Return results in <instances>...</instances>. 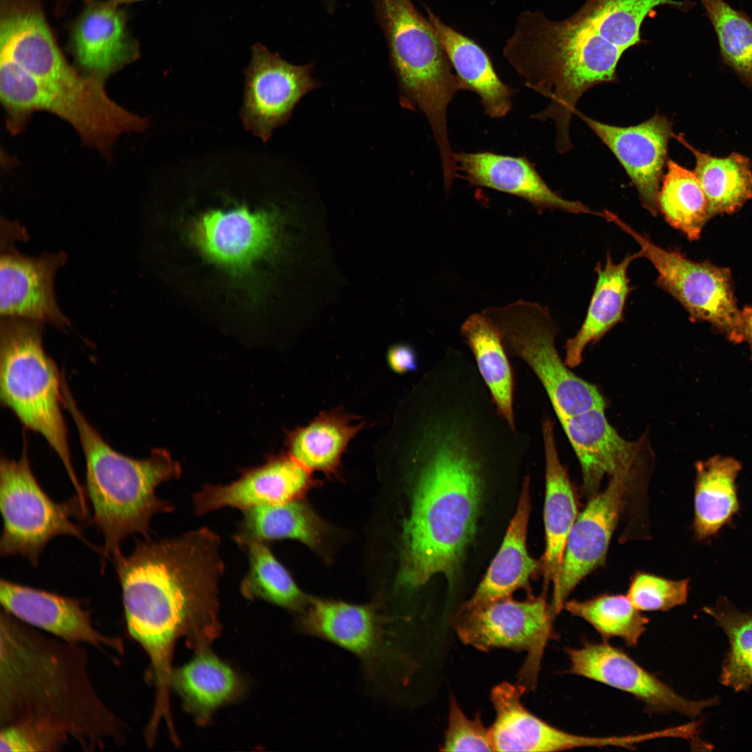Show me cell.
Returning <instances> with one entry per match:
<instances>
[{"label":"cell","instance_id":"obj_15","mask_svg":"<svg viewBox=\"0 0 752 752\" xmlns=\"http://www.w3.org/2000/svg\"><path fill=\"white\" fill-rule=\"evenodd\" d=\"M0 256V313L49 324L59 329L70 325L57 303L54 279L65 263L63 252L38 256L21 253L5 230Z\"/></svg>","mask_w":752,"mask_h":752},{"label":"cell","instance_id":"obj_7","mask_svg":"<svg viewBox=\"0 0 752 752\" xmlns=\"http://www.w3.org/2000/svg\"><path fill=\"white\" fill-rule=\"evenodd\" d=\"M402 106L424 116L437 145L449 143L448 109L460 86L435 30L412 0H373Z\"/></svg>","mask_w":752,"mask_h":752},{"label":"cell","instance_id":"obj_40","mask_svg":"<svg viewBox=\"0 0 752 752\" xmlns=\"http://www.w3.org/2000/svg\"><path fill=\"white\" fill-rule=\"evenodd\" d=\"M689 581L641 572L632 579L627 596L641 611H666L686 603Z\"/></svg>","mask_w":752,"mask_h":752},{"label":"cell","instance_id":"obj_39","mask_svg":"<svg viewBox=\"0 0 752 752\" xmlns=\"http://www.w3.org/2000/svg\"><path fill=\"white\" fill-rule=\"evenodd\" d=\"M723 61L752 87V21L724 0H700Z\"/></svg>","mask_w":752,"mask_h":752},{"label":"cell","instance_id":"obj_38","mask_svg":"<svg viewBox=\"0 0 752 752\" xmlns=\"http://www.w3.org/2000/svg\"><path fill=\"white\" fill-rule=\"evenodd\" d=\"M703 611L726 634L729 650L721 666L719 682L736 692L752 685V614L742 612L728 601L720 600Z\"/></svg>","mask_w":752,"mask_h":752},{"label":"cell","instance_id":"obj_9","mask_svg":"<svg viewBox=\"0 0 752 752\" xmlns=\"http://www.w3.org/2000/svg\"><path fill=\"white\" fill-rule=\"evenodd\" d=\"M604 212V218L636 242L638 258L647 259L657 272L656 285L677 301L691 320L710 324L735 343L744 340L741 310L729 268L695 261L678 250L662 248L613 212Z\"/></svg>","mask_w":752,"mask_h":752},{"label":"cell","instance_id":"obj_28","mask_svg":"<svg viewBox=\"0 0 752 752\" xmlns=\"http://www.w3.org/2000/svg\"><path fill=\"white\" fill-rule=\"evenodd\" d=\"M529 514V479L526 478L503 543L483 579L464 606H475L511 597L515 590L528 585L530 578L539 567V563L526 549Z\"/></svg>","mask_w":752,"mask_h":752},{"label":"cell","instance_id":"obj_8","mask_svg":"<svg viewBox=\"0 0 752 752\" xmlns=\"http://www.w3.org/2000/svg\"><path fill=\"white\" fill-rule=\"evenodd\" d=\"M483 313L500 330L508 354L523 361L536 375L558 419L606 408L597 386L575 375L561 359L556 345L558 327L547 307L519 300Z\"/></svg>","mask_w":752,"mask_h":752},{"label":"cell","instance_id":"obj_44","mask_svg":"<svg viewBox=\"0 0 752 752\" xmlns=\"http://www.w3.org/2000/svg\"><path fill=\"white\" fill-rule=\"evenodd\" d=\"M741 316L743 338L749 345L752 357V306H745L741 310Z\"/></svg>","mask_w":752,"mask_h":752},{"label":"cell","instance_id":"obj_19","mask_svg":"<svg viewBox=\"0 0 752 752\" xmlns=\"http://www.w3.org/2000/svg\"><path fill=\"white\" fill-rule=\"evenodd\" d=\"M526 689L503 682L491 691L496 716L489 728L496 751H560L581 747H625L623 736L590 737L555 728L528 712L521 701Z\"/></svg>","mask_w":752,"mask_h":752},{"label":"cell","instance_id":"obj_17","mask_svg":"<svg viewBox=\"0 0 752 752\" xmlns=\"http://www.w3.org/2000/svg\"><path fill=\"white\" fill-rule=\"evenodd\" d=\"M0 602L15 618L63 641L91 645L110 657L109 651L125 653L123 640L96 629L78 599L1 579Z\"/></svg>","mask_w":752,"mask_h":752},{"label":"cell","instance_id":"obj_2","mask_svg":"<svg viewBox=\"0 0 752 752\" xmlns=\"http://www.w3.org/2000/svg\"><path fill=\"white\" fill-rule=\"evenodd\" d=\"M684 6L675 0H586L562 20L526 10L517 17L503 54L524 84L549 100L532 118L552 120L555 143H571L576 105L589 88L617 81L623 53L641 40L647 15L661 6Z\"/></svg>","mask_w":752,"mask_h":752},{"label":"cell","instance_id":"obj_31","mask_svg":"<svg viewBox=\"0 0 752 752\" xmlns=\"http://www.w3.org/2000/svg\"><path fill=\"white\" fill-rule=\"evenodd\" d=\"M340 409L324 412L306 425L289 432V455L307 469L331 471L363 423Z\"/></svg>","mask_w":752,"mask_h":752},{"label":"cell","instance_id":"obj_5","mask_svg":"<svg viewBox=\"0 0 752 752\" xmlns=\"http://www.w3.org/2000/svg\"><path fill=\"white\" fill-rule=\"evenodd\" d=\"M62 402L78 431L86 462L85 492L93 522L104 538L102 553L110 558L121 551L125 538L140 534L150 538L151 519L174 510L171 502L159 499L155 492L161 483L178 479L181 467L162 448L154 449L145 459L115 451L81 413L65 379Z\"/></svg>","mask_w":752,"mask_h":752},{"label":"cell","instance_id":"obj_29","mask_svg":"<svg viewBox=\"0 0 752 752\" xmlns=\"http://www.w3.org/2000/svg\"><path fill=\"white\" fill-rule=\"evenodd\" d=\"M171 686L200 725L206 724L218 708L233 701L242 691L238 675L209 648L196 651L188 663L173 669Z\"/></svg>","mask_w":752,"mask_h":752},{"label":"cell","instance_id":"obj_14","mask_svg":"<svg viewBox=\"0 0 752 752\" xmlns=\"http://www.w3.org/2000/svg\"><path fill=\"white\" fill-rule=\"evenodd\" d=\"M565 652L569 673L631 694L643 703L647 713L675 712L694 719L719 703L718 698L694 700L679 695L621 649L605 641H587L579 648H566Z\"/></svg>","mask_w":752,"mask_h":752},{"label":"cell","instance_id":"obj_10","mask_svg":"<svg viewBox=\"0 0 752 752\" xmlns=\"http://www.w3.org/2000/svg\"><path fill=\"white\" fill-rule=\"evenodd\" d=\"M0 510L1 556L20 555L37 566L55 537L68 535L88 545L82 528L72 520L78 512L86 517L78 497L62 503L52 500L36 480L26 450L17 460L1 457Z\"/></svg>","mask_w":752,"mask_h":752},{"label":"cell","instance_id":"obj_46","mask_svg":"<svg viewBox=\"0 0 752 752\" xmlns=\"http://www.w3.org/2000/svg\"><path fill=\"white\" fill-rule=\"evenodd\" d=\"M324 1H325L326 3H327V6L328 7V9L329 10H331V11L333 10L334 7L335 6H334L335 0H324Z\"/></svg>","mask_w":752,"mask_h":752},{"label":"cell","instance_id":"obj_36","mask_svg":"<svg viewBox=\"0 0 752 752\" xmlns=\"http://www.w3.org/2000/svg\"><path fill=\"white\" fill-rule=\"evenodd\" d=\"M243 517L233 539L267 543L281 539H295L315 545L319 538L318 525L312 514L295 500L267 504L242 510Z\"/></svg>","mask_w":752,"mask_h":752},{"label":"cell","instance_id":"obj_16","mask_svg":"<svg viewBox=\"0 0 752 752\" xmlns=\"http://www.w3.org/2000/svg\"><path fill=\"white\" fill-rule=\"evenodd\" d=\"M577 114L619 161L636 187L641 205L650 214H659L658 196L673 135L672 123L663 114L638 125L621 127Z\"/></svg>","mask_w":752,"mask_h":752},{"label":"cell","instance_id":"obj_20","mask_svg":"<svg viewBox=\"0 0 752 752\" xmlns=\"http://www.w3.org/2000/svg\"><path fill=\"white\" fill-rule=\"evenodd\" d=\"M605 408H595L561 418L562 428L579 460L583 487L588 496L609 478L641 462L648 451L645 435L636 441L622 438L608 421Z\"/></svg>","mask_w":752,"mask_h":752},{"label":"cell","instance_id":"obj_43","mask_svg":"<svg viewBox=\"0 0 752 752\" xmlns=\"http://www.w3.org/2000/svg\"><path fill=\"white\" fill-rule=\"evenodd\" d=\"M387 362L396 373H406L417 368V357L413 348L407 345H396L387 353Z\"/></svg>","mask_w":752,"mask_h":752},{"label":"cell","instance_id":"obj_22","mask_svg":"<svg viewBox=\"0 0 752 752\" xmlns=\"http://www.w3.org/2000/svg\"><path fill=\"white\" fill-rule=\"evenodd\" d=\"M308 471L290 455L273 457L229 484L205 485L192 496L194 512L202 516L225 507L242 511L295 500L309 483Z\"/></svg>","mask_w":752,"mask_h":752},{"label":"cell","instance_id":"obj_3","mask_svg":"<svg viewBox=\"0 0 752 752\" xmlns=\"http://www.w3.org/2000/svg\"><path fill=\"white\" fill-rule=\"evenodd\" d=\"M39 630L1 609L0 728L36 725L89 751L123 744L128 727L97 694L84 651Z\"/></svg>","mask_w":752,"mask_h":752},{"label":"cell","instance_id":"obj_6","mask_svg":"<svg viewBox=\"0 0 752 752\" xmlns=\"http://www.w3.org/2000/svg\"><path fill=\"white\" fill-rule=\"evenodd\" d=\"M42 324L1 318L0 399L27 430L40 434L57 454L77 496L86 500L72 465L68 428L61 412L62 381L43 347Z\"/></svg>","mask_w":752,"mask_h":752},{"label":"cell","instance_id":"obj_41","mask_svg":"<svg viewBox=\"0 0 752 752\" xmlns=\"http://www.w3.org/2000/svg\"><path fill=\"white\" fill-rule=\"evenodd\" d=\"M441 751H495L489 729L483 726L479 716L468 718L455 698L450 701L448 728Z\"/></svg>","mask_w":752,"mask_h":752},{"label":"cell","instance_id":"obj_21","mask_svg":"<svg viewBox=\"0 0 752 752\" xmlns=\"http://www.w3.org/2000/svg\"><path fill=\"white\" fill-rule=\"evenodd\" d=\"M275 218L266 211L251 212L245 206L210 210L194 222L195 244L212 260L230 267L249 265L273 244Z\"/></svg>","mask_w":752,"mask_h":752},{"label":"cell","instance_id":"obj_32","mask_svg":"<svg viewBox=\"0 0 752 752\" xmlns=\"http://www.w3.org/2000/svg\"><path fill=\"white\" fill-rule=\"evenodd\" d=\"M694 528L698 538L715 534L737 512L735 480L741 469L733 457L715 455L696 464Z\"/></svg>","mask_w":752,"mask_h":752},{"label":"cell","instance_id":"obj_33","mask_svg":"<svg viewBox=\"0 0 752 752\" xmlns=\"http://www.w3.org/2000/svg\"><path fill=\"white\" fill-rule=\"evenodd\" d=\"M694 155L697 175L704 191L710 219L732 214L752 199V168L749 159L739 153L713 157L692 147L676 136Z\"/></svg>","mask_w":752,"mask_h":752},{"label":"cell","instance_id":"obj_27","mask_svg":"<svg viewBox=\"0 0 752 752\" xmlns=\"http://www.w3.org/2000/svg\"><path fill=\"white\" fill-rule=\"evenodd\" d=\"M637 254H628L616 263L609 253L604 264L597 263L593 292L586 314L575 336L565 344V363L569 368L582 362V354L590 343L595 344L616 324L624 321V311L631 287L627 271Z\"/></svg>","mask_w":752,"mask_h":752},{"label":"cell","instance_id":"obj_23","mask_svg":"<svg viewBox=\"0 0 752 752\" xmlns=\"http://www.w3.org/2000/svg\"><path fill=\"white\" fill-rule=\"evenodd\" d=\"M455 159L458 173L473 186L517 196L539 212L559 210L602 217V212L593 211L580 201L565 199L554 191L525 157L460 152L456 153Z\"/></svg>","mask_w":752,"mask_h":752},{"label":"cell","instance_id":"obj_24","mask_svg":"<svg viewBox=\"0 0 752 752\" xmlns=\"http://www.w3.org/2000/svg\"><path fill=\"white\" fill-rule=\"evenodd\" d=\"M297 625L304 633L352 652L368 666L384 657L383 624L368 606L315 600Z\"/></svg>","mask_w":752,"mask_h":752},{"label":"cell","instance_id":"obj_34","mask_svg":"<svg viewBox=\"0 0 752 752\" xmlns=\"http://www.w3.org/2000/svg\"><path fill=\"white\" fill-rule=\"evenodd\" d=\"M659 212L690 241L698 240L710 219L707 201L694 173L668 159L658 196Z\"/></svg>","mask_w":752,"mask_h":752},{"label":"cell","instance_id":"obj_1","mask_svg":"<svg viewBox=\"0 0 752 752\" xmlns=\"http://www.w3.org/2000/svg\"><path fill=\"white\" fill-rule=\"evenodd\" d=\"M219 536L207 526L168 538L137 541L110 559L122 591L126 626L147 653L157 697L169 696L173 647L181 637L196 652L220 632L219 586L225 570Z\"/></svg>","mask_w":752,"mask_h":752},{"label":"cell","instance_id":"obj_18","mask_svg":"<svg viewBox=\"0 0 752 752\" xmlns=\"http://www.w3.org/2000/svg\"><path fill=\"white\" fill-rule=\"evenodd\" d=\"M72 23L70 47L86 75L103 81L140 56L139 42L127 26V17L111 0H85Z\"/></svg>","mask_w":752,"mask_h":752},{"label":"cell","instance_id":"obj_26","mask_svg":"<svg viewBox=\"0 0 752 752\" xmlns=\"http://www.w3.org/2000/svg\"><path fill=\"white\" fill-rule=\"evenodd\" d=\"M541 432L546 485L544 504L546 544L542 568L545 583L548 585L558 576L567 540L578 512L572 485L558 456L554 421L547 416L541 421Z\"/></svg>","mask_w":752,"mask_h":752},{"label":"cell","instance_id":"obj_25","mask_svg":"<svg viewBox=\"0 0 752 752\" xmlns=\"http://www.w3.org/2000/svg\"><path fill=\"white\" fill-rule=\"evenodd\" d=\"M426 10L457 77L460 90L476 94L489 118L506 117L512 109L517 91L500 79L488 55L478 44L444 24L428 8Z\"/></svg>","mask_w":752,"mask_h":752},{"label":"cell","instance_id":"obj_30","mask_svg":"<svg viewBox=\"0 0 752 752\" xmlns=\"http://www.w3.org/2000/svg\"><path fill=\"white\" fill-rule=\"evenodd\" d=\"M460 334L499 413L511 426L517 428L514 373L498 327L485 313H473L462 323Z\"/></svg>","mask_w":752,"mask_h":752},{"label":"cell","instance_id":"obj_37","mask_svg":"<svg viewBox=\"0 0 752 752\" xmlns=\"http://www.w3.org/2000/svg\"><path fill=\"white\" fill-rule=\"evenodd\" d=\"M564 609L589 623L604 641L619 638L629 647L637 645L650 621L623 595L604 594L583 601L572 600L566 601Z\"/></svg>","mask_w":752,"mask_h":752},{"label":"cell","instance_id":"obj_35","mask_svg":"<svg viewBox=\"0 0 752 752\" xmlns=\"http://www.w3.org/2000/svg\"><path fill=\"white\" fill-rule=\"evenodd\" d=\"M249 559V570L240 583L246 599H261L292 611H300L305 597L285 567L276 559L267 543L256 540L235 541Z\"/></svg>","mask_w":752,"mask_h":752},{"label":"cell","instance_id":"obj_11","mask_svg":"<svg viewBox=\"0 0 752 752\" xmlns=\"http://www.w3.org/2000/svg\"><path fill=\"white\" fill-rule=\"evenodd\" d=\"M554 619L543 597L523 602L508 597L475 606L463 605L453 618V626L463 643L478 650L527 652L519 684L526 689L535 685Z\"/></svg>","mask_w":752,"mask_h":752},{"label":"cell","instance_id":"obj_42","mask_svg":"<svg viewBox=\"0 0 752 752\" xmlns=\"http://www.w3.org/2000/svg\"><path fill=\"white\" fill-rule=\"evenodd\" d=\"M70 739L58 733L27 723L1 728V752H38L59 751Z\"/></svg>","mask_w":752,"mask_h":752},{"label":"cell","instance_id":"obj_47","mask_svg":"<svg viewBox=\"0 0 752 752\" xmlns=\"http://www.w3.org/2000/svg\"><path fill=\"white\" fill-rule=\"evenodd\" d=\"M69 1V0H59V1H60V5H61V6H60L61 9V7H63V5H64L63 3L66 4V3H67V1ZM84 1H85V0H84ZM64 6H65V5H64Z\"/></svg>","mask_w":752,"mask_h":752},{"label":"cell","instance_id":"obj_12","mask_svg":"<svg viewBox=\"0 0 752 752\" xmlns=\"http://www.w3.org/2000/svg\"><path fill=\"white\" fill-rule=\"evenodd\" d=\"M640 462L609 478L578 515L567 540L561 567L553 582L550 609L554 618L564 609L577 584L606 558L613 533L625 506Z\"/></svg>","mask_w":752,"mask_h":752},{"label":"cell","instance_id":"obj_13","mask_svg":"<svg viewBox=\"0 0 752 752\" xmlns=\"http://www.w3.org/2000/svg\"><path fill=\"white\" fill-rule=\"evenodd\" d=\"M313 68V63L294 65L264 45L253 44L244 70L240 111L246 129L268 141L276 128L288 121L299 101L320 86L312 77Z\"/></svg>","mask_w":752,"mask_h":752},{"label":"cell","instance_id":"obj_45","mask_svg":"<svg viewBox=\"0 0 752 752\" xmlns=\"http://www.w3.org/2000/svg\"><path fill=\"white\" fill-rule=\"evenodd\" d=\"M111 1H113L115 3L120 6L122 3H132V2L140 1H143V0H111Z\"/></svg>","mask_w":752,"mask_h":752},{"label":"cell","instance_id":"obj_4","mask_svg":"<svg viewBox=\"0 0 752 752\" xmlns=\"http://www.w3.org/2000/svg\"><path fill=\"white\" fill-rule=\"evenodd\" d=\"M104 82L72 67L56 42L25 46L10 61L0 62L7 127L17 134L33 113L49 111L71 124L86 145L110 158L120 134L143 132L149 121L112 100Z\"/></svg>","mask_w":752,"mask_h":752}]
</instances>
